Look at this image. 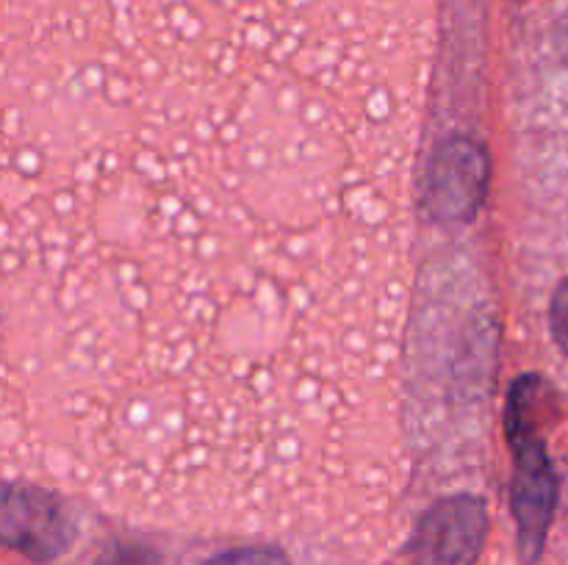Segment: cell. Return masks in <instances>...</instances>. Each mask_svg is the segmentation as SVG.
I'll return each mask as SVG.
<instances>
[{"mask_svg": "<svg viewBox=\"0 0 568 565\" xmlns=\"http://www.w3.org/2000/svg\"><path fill=\"white\" fill-rule=\"evenodd\" d=\"M419 0L3 14V465L116 518L333 541L410 480Z\"/></svg>", "mask_w": 568, "mask_h": 565, "instance_id": "6da1fadb", "label": "cell"}, {"mask_svg": "<svg viewBox=\"0 0 568 565\" xmlns=\"http://www.w3.org/2000/svg\"><path fill=\"white\" fill-rule=\"evenodd\" d=\"M541 388V377L525 374L514 382L508 397V441L516 454L510 510L519 526V552L527 565L541 557L558 507V474L547 454V443L538 435L536 404Z\"/></svg>", "mask_w": 568, "mask_h": 565, "instance_id": "7a4b0ae2", "label": "cell"}, {"mask_svg": "<svg viewBox=\"0 0 568 565\" xmlns=\"http://www.w3.org/2000/svg\"><path fill=\"white\" fill-rule=\"evenodd\" d=\"M488 535L486 502L477 496H449L422 513L410 535V565H475Z\"/></svg>", "mask_w": 568, "mask_h": 565, "instance_id": "3957f363", "label": "cell"}, {"mask_svg": "<svg viewBox=\"0 0 568 565\" xmlns=\"http://www.w3.org/2000/svg\"><path fill=\"white\" fill-rule=\"evenodd\" d=\"M488 155L469 136H453L433 153L422 175V208L438 222L475 216L486 197Z\"/></svg>", "mask_w": 568, "mask_h": 565, "instance_id": "277c9868", "label": "cell"}, {"mask_svg": "<svg viewBox=\"0 0 568 565\" xmlns=\"http://www.w3.org/2000/svg\"><path fill=\"white\" fill-rule=\"evenodd\" d=\"M3 541L39 563L59 557L70 546L72 526L55 493L28 482H6Z\"/></svg>", "mask_w": 568, "mask_h": 565, "instance_id": "5b68a950", "label": "cell"}, {"mask_svg": "<svg viewBox=\"0 0 568 565\" xmlns=\"http://www.w3.org/2000/svg\"><path fill=\"white\" fill-rule=\"evenodd\" d=\"M200 565H292L286 554L275 546H242L222 552Z\"/></svg>", "mask_w": 568, "mask_h": 565, "instance_id": "8992f818", "label": "cell"}, {"mask_svg": "<svg viewBox=\"0 0 568 565\" xmlns=\"http://www.w3.org/2000/svg\"><path fill=\"white\" fill-rule=\"evenodd\" d=\"M547 319L555 347L568 358V275L555 286L552 299H549Z\"/></svg>", "mask_w": 568, "mask_h": 565, "instance_id": "52a82bcc", "label": "cell"}, {"mask_svg": "<svg viewBox=\"0 0 568 565\" xmlns=\"http://www.w3.org/2000/svg\"><path fill=\"white\" fill-rule=\"evenodd\" d=\"M98 565H155V559L150 554L139 552V548H128V552L109 554V557L100 559Z\"/></svg>", "mask_w": 568, "mask_h": 565, "instance_id": "ba28073f", "label": "cell"}, {"mask_svg": "<svg viewBox=\"0 0 568 565\" xmlns=\"http://www.w3.org/2000/svg\"><path fill=\"white\" fill-rule=\"evenodd\" d=\"M555 37H558V39H555V44H558L560 61H564L566 70H568V14L558 22V31H555Z\"/></svg>", "mask_w": 568, "mask_h": 565, "instance_id": "9c48e42d", "label": "cell"}]
</instances>
